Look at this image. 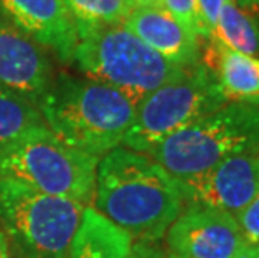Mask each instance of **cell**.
<instances>
[{"mask_svg":"<svg viewBox=\"0 0 259 258\" xmlns=\"http://www.w3.org/2000/svg\"><path fill=\"white\" fill-rule=\"evenodd\" d=\"M184 205L178 181L144 153L119 146L99 159L92 208L134 241L162 240Z\"/></svg>","mask_w":259,"mask_h":258,"instance_id":"1","label":"cell"},{"mask_svg":"<svg viewBox=\"0 0 259 258\" xmlns=\"http://www.w3.org/2000/svg\"><path fill=\"white\" fill-rule=\"evenodd\" d=\"M37 109L44 124L60 141L101 159L122 146L137 102L101 81L57 70Z\"/></svg>","mask_w":259,"mask_h":258,"instance_id":"2","label":"cell"},{"mask_svg":"<svg viewBox=\"0 0 259 258\" xmlns=\"http://www.w3.org/2000/svg\"><path fill=\"white\" fill-rule=\"evenodd\" d=\"M252 144H259V101H229L167 136L147 156L179 185H191Z\"/></svg>","mask_w":259,"mask_h":258,"instance_id":"3","label":"cell"},{"mask_svg":"<svg viewBox=\"0 0 259 258\" xmlns=\"http://www.w3.org/2000/svg\"><path fill=\"white\" fill-rule=\"evenodd\" d=\"M70 65L82 76L125 92L137 104L187 69L162 57L122 24L79 35Z\"/></svg>","mask_w":259,"mask_h":258,"instance_id":"4","label":"cell"},{"mask_svg":"<svg viewBox=\"0 0 259 258\" xmlns=\"http://www.w3.org/2000/svg\"><path fill=\"white\" fill-rule=\"evenodd\" d=\"M97 163L99 158L67 146L47 126H40L0 150V178L92 206Z\"/></svg>","mask_w":259,"mask_h":258,"instance_id":"5","label":"cell"},{"mask_svg":"<svg viewBox=\"0 0 259 258\" xmlns=\"http://www.w3.org/2000/svg\"><path fill=\"white\" fill-rule=\"evenodd\" d=\"M85 208L0 178V225L19 258H69Z\"/></svg>","mask_w":259,"mask_h":258,"instance_id":"6","label":"cell"},{"mask_svg":"<svg viewBox=\"0 0 259 258\" xmlns=\"http://www.w3.org/2000/svg\"><path fill=\"white\" fill-rule=\"evenodd\" d=\"M226 102L229 101L206 64L199 62L187 67L179 78L166 82L137 104L134 123L122 146L147 155L167 136L216 111Z\"/></svg>","mask_w":259,"mask_h":258,"instance_id":"7","label":"cell"},{"mask_svg":"<svg viewBox=\"0 0 259 258\" xmlns=\"http://www.w3.org/2000/svg\"><path fill=\"white\" fill-rule=\"evenodd\" d=\"M164 238L169 253L183 258H233L247 245L234 215L196 201L186 203Z\"/></svg>","mask_w":259,"mask_h":258,"instance_id":"8","label":"cell"},{"mask_svg":"<svg viewBox=\"0 0 259 258\" xmlns=\"http://www.w3.org/2000/svg\"><path fill=\"white\" fill-rule=\"evenodd\" d=\"M179 186L186 203L221 208L236 216L259 193V144L224 158L202 178Z\"/></svg>","mask_w":259,"mask_h":258,"instance_id":"9","label":"cell"},{"mask_svg":"<svg viewBox=\"0 0 259 258\" xmlns=\"http://www.w3.org/2000/svg\"><path fill=\"white\" fill-rule=\"evenodd\" d=\"M56 72L51 54L32 41L0 5V82L37 106Z\"/></svg>","mask_w":259,"mask_h":258,"instance_id":"10","label":"cell"},{"mask_svg":"<svg viewBox=\"0 0 259 258\" xmlns=\"http://www.w3.org/2000/svg\"><path fill=\"white\" fill-rule=\"evenodd\" d=\"M0 5L54 59L62 65L72 64L79 35L62 0H0Z\"/></svg>","mask_w":259,"mask_h":258,"instance_id":"11","label":"cell"},{"mask_svg":"<svg viewBox=\"0 0 259 258\" xmlns=\"http://www.w3.org/2000/svg\"><path fill=\"white\" fill-rule=\"evenodd\" d=\"M122 25L176 65L192 67L201 62L202 41L164 7L132 9Z\"/></svg>","mask_w":259,"mask_h":258,"instance_id":"12","label":"cell"},{"mask_svg":"<svg viewBox=\"0 0 259 258\" xmlns=\"http://www.w3.org/2000/svg\"><path fill=\"white\" fill-rule=\"evenodd\" d=\"M201 62L214 72L228 101H259V57L236 52L211 37L202 41Z\"/></svg>","mask_w":259,"mask_h":258,"instance_id":"13","label":"cell"},{"mask_svg":"<svg viewBox=\"0 0 259 258\" xmlns=\"http://www.w3.org/2000/svg\"><path fill=\"white\" fill-rule=\"evenodd\" d=\"M132 243L124 230L87 206L69 258H132Z\"/></svg>","mask_w":259,"mask_h":258,"instance_id":"14","label":"cell"},{"mask_svg":"<svg viewBox=\"0 0 259 258\" xmlns=\"http://www.w3.org/2000/svg\"><path fill=\"white\" fill-rule=\"evenodd\" d=\"M211 37L236 52L259 57V19L236 0H224Z\"/></svg>","mask_w":259,"mask_h":258,"instance_id":"15","label":"cell"},{"mask_svg":"<svg viewBox=\"0 0 259 258\" xmlns=\"http://www.w3.org/2000/svg\"><path fill=\"white\" fill-rule=\"evenodd\" d=\"M40 126L46 124L35 104L0 82V150Z\"/></svg>","mask_w":259,"mask_h":258,"instance_id":"16","label":"cell"},{"mask_svg":"<svg viewBox=\"0 0 259 258\" xmlns=\"http://www.w3.org/2000/svg\"><path fill=\"white\" fill-rule=\"evenodd\" d=\"M77 27V35L104 25L124 24L131 14L129 0H62Z\"/></svg>","mask_w":259,"mask_h":258,"instance_id":"17","label":"cell"},{"mask_svg":"<svg viewBox=\"0 0 259 258\" xmlns=\"http://www.w3.org/2000/svg\"><path fill=\"white\" fill-rule=\"evenodd\" d=\"M162 7L196 37H199L201 41H207L201 24L197 0H162Z\"/></svg>","mask_w":259,"mask_h":258,"instance_id":"18","label":"cell"},{"mask_svg":"<svg viewBox=\"0 0 259 258\" xmlns=\"http://www.w3.org/2000/svg\"><path fill=\"white\" fill-rule=\"evenodd\" d=\"M247 243H259V193L244 210L236 215Z\"/></svg>","mask_w":259,"mask_h":258,"instance_id":"19","label":"cell"},{"mask_svg":"<svg viewBox=\"0 0 259 258\" xmlns=\"http://www.w3.org/2000/svg\"><path fill=\"white\" fill-rule=\"evenodd\" d=\"M224 0H197V9H199V17L202 29L206 32V37L211 39L212 30L216 27L219 10H221Z\"/></svg>","mask_w":259,"mask_h":258,"instance_id":"20","label":"cell"},{"mask_svg":"<svg viewBox=\"0 0 259 258\" xmlns=\"http://www.w3.org/2000/svg\"><path fill=\"white\" fill-rule=\"evenodd\" d=\"M0 258H19L17 251L14 250L12 243H10L7 233L4 232L2 225H0Z\"/></svg>","mask_w":259,"mask_h":258,"instance_id":"21","label":"cell"},{"mask_svg":"<svg viewBox=\"0 0 259 258\" xmlns=\"http://www.w3.org/2000/svg\"><path fill=\"white\" fill-rule=\"evenodd\" d=\"M233 258H259V243H247Z\"/></svg>","mask_w":259,"mask_h":258,"instance_id":"22","label":"cell"},{"mask_svg":"<svg viewBox=\"0 0 259 258\" xmlns=\"http://www.w3.org/2000/svg\"><path fill=\"white\" fill-rule=\"evenodd\" d=\"M132 9L136 7H162V0H129Z\"/></svg>","mask_w":259,"mask_h":258,"instance_id":"23","label":"cell"},{"mask_svg":"<svg viewBox=\"0 0 259 258\" xmlns=\"http://www.w3.org/2000/svg\"><path fill=\"white\" fill-rule=\"evenodd\" d=\"M236 2H238L239 7L259 15V0H236Z\"/></svg>","mask_w":259,"mask_h":258,"instance_id":"24","label":"cell"},{"mask_svg":"<svg viewBox=\"0 0 259 258\" xmlns=\"http://www.w3.org/2000/svg\"><path fill=\"white\" fill-rule=\"evenodd\" d=\"M167 258H183V256H178V255H172V253H169Z\"/></svg>","mask_w":259,"mask_h":258,"instance_id":"25","label":"cell"}]
</instances>
